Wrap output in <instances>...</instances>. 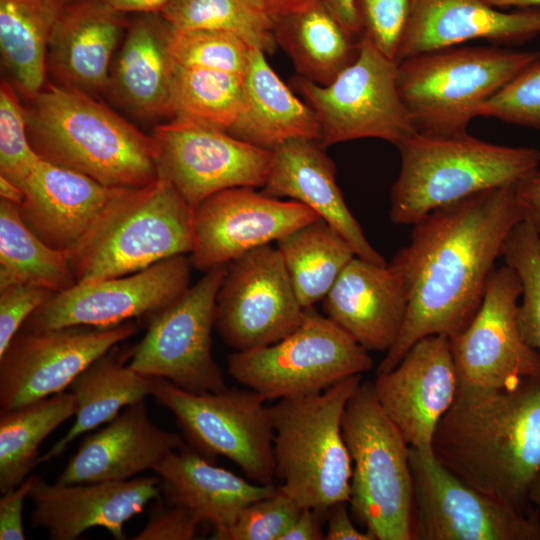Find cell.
<instances>
[{"label": "cell", "mask_w": 540, "mask_h": 540, "mask_svg": "<svg viewBox=\"0 0 540 540\" xmlns=\"http://www.w3.org/2000/svg\"><path fill=\"white\" fill-rule=\"evenodd\" d=\"M523 220L510 184L439 207L413 224L410 242L388 264L405 286L408 309L376 374L393 369L422 338H450L470 323L509 234Z\"/></svg>", "instance_id": "1"}, {"label": "cell", "mask_w": 540, "mask_h": 540, "mask_svg": "<svg viewBox=\"0 0 540 540\" xmlns=\"http://www.w3.org/2000/svg\"><path fill=\"white\" fill-rule=\"evenodd\" d=\"M432 450L471 487L525 514H536L529 491L540 472V376L508 389L459 380Z\"/></svg>", "instance_id": "2"}, {"label": "cell", "mask_w": 540, "mask_h": 540, "mask_svg": "<svg viewBox=\"0 0 540 540\" xmlns=\"http://www.w3.org/2000/svg\"><path fill=\"white\" fill-rule=\"evenodd\" d=\"M25 106L27 131L38 156L110 188L157 180V145L93 95L48 84Z\"/></svg>", "instance_id": "3"}, {"label": "cell", "mask_w": 540, "mask_h": 540, "mask_svg": "<svg viewBox=\"0 0 540 540\" xmlns=\"http://www.w3.org/2000/svg\"><path fill=\"white\" fill-rule=\"evenodd\" d=\"M401 167L390 195L391 220L413 225L429 212L510 184L539 169L540 150L483 141L467 132L416 134L397 146Z\"/></svg>", "instance_id": "4"}, {"label": "cell", "mask_w": 540, "mask_h": 540, "mask_svg": "<svg viewBox=\"0 0 540 540\" xmlns=\"http://www.w3.org/2000/svg\"><path fill=\"white\" fill-rule=\"evenodd\" d=\"M361 384L347 377L312 394L279 399L269 407L278 488L301 508L325 516L349 502L352 461L342 433L346 404Z\"/></svg>", "instance_id": "5"}, {"label": "cell", "mask_w": 540, "mask_h": 540, "mask_svg": "<svg viewBox=\"0 0 540 540\" xmlns=\"http://www.w3.org/2000/svg\"><path fill=\"white\" fill-rule=\"evenodd\" d=\"M194 241V210L170 182L157 178L120 189L68 255L76 283H89L191 254Z\"/></svg>", "instance_id": "6"}, {"label": "cell", "mask_w": 540, "mask_h": 540, "mask_svg": "<svg viewBox=\"0 0 540 540\" xmlns=\"http://www.w3.org/2000/svg\"><path fill=\"white\" fill-rule=\"evenodd\" d=\"M537 59L539 51L499 46L434 50L398 63V89L418 134H463L480 106Z\"/></svg>", "instance_id": "7"}, {"label": "cell", "mask_w": 540, "mask_h": 540, "mask_svg": "<svg viewBox=\"0 0 540 540\" xmlns=\"http://www.w3.org/2000/svg\"><path fill=\"white\" fill-rule=\"evenodd\" d=\"M342 433L352 461L353 516L376 540H414L410 446L378 402L373 383H361L348 400Z\"/></svg>", "instance_id": "8"}, {"label": "cell", "mask_w": 540, "mask_h": 540, "mask_svg": "<svg viewBox=\"0 0 540 540\" xmlns=\"http://www.w3.org/2000/svg\"><path fill=\"white\" fill-rule=\"evenodd\" d=\"M372 367L368 350L314 306L281 340L227 358L231 377L266 401L321 392Z\"/></svg>", "instance_id": "9"}, {"label": "cell", "mask_w": 540, "mask_h": 540, "mask_svg": "<svg viewBox=\"0 0 540 540\" xmlns=\"http://www.w3.org/2000/svg\"><path fill=\"white\" fill-rule=\"evenodd\" d=\"M294 84L315 112L323 147L363 138L396 146L417 134L398 89V62L362 33L355 60L330 84L298 76Z\"/></svg>", "instance_id": "10"}, {"label": "cell", "mask_w": 540, "mask_h": 540, "mask_svg": "<svg viewBox=\"0 0 540 540\" xmlns=\"http://www.w3.org/2000/svg\"><path fill=\"white\" fill-rule=\"evenodd\" d=\"M152 396L175 416L197 452L234 462L259 484L275 478L273 427L265 398L252 389L193 393L156 378Z\"/></svg>", "instance_id": "11"}, {"label": "cell", "mask_w": 540, "mask_h": 540, "mask_svg": "<svg viewBox=\"0 0 540 540\" xmlns=\"http://www.w3.org/2000/svg\"><path fill=\"white\" fill-rule=\"evenodd\" d=\"M227 265L205 271L182 296L147 318L146 333L132 348L130 367L193 393L228 388L212 352L216 299Z\"/></svg>", "instance_id": "12"}, {"label": "cell", "mask_w": 540, "mask_h": 540, "mask_svg": "<svg viewBox=\"0 0 540 540\" xmlns=\"http://www.w3.org/2000/svg\"><path fill=\"white\" fill-rule=\"evenodd\" d=\"M414 486V540H540L538 513L471 487L432 449L409 448Z\"/></svg>", "instance_id": "13"}, {"label": "cell", "mask_w": 540, "mask_h": 540, "mask_svg": "<svg viewBox=\"0 0 540 540\" xmlns=\"http://www.w3.org/2000/svg\"><path fill=\"white\" fill-rule=\"evenodd\" d=\"M136 332L131 320L105 327L20 329L0 354V411L64 392L92 362Z\"/></svg>", "instance_id": "14"}, {"label": "cell", "mask_w": 540, "mask_h": 540, "mask_svg": "<svg viewBox=\"0 0 540 540\" xmlns=\"http://www.w3.org/2000/svg\"><path fill=\"white\" fill-rule=\"evenodd\" d=\"M152 136L158 178L170 182L193 210L220 191L262 188L267 180L272 151L226 131L172 119Z\"/></svg>", "instance_id": "15"}, {"label": "cell", "mask_w": 540, "mask_h": 540, "mask_svg": "<svg viewBox=\"0 0 540 540\" xmlns=\"http://www.w3.org/2000/svg\"><path fill=\"white\" fill-rule=\"evenodd\" d=\"M303 311L278 248L268 244L227 265L216 299L215 329L235 351H247L284 338Z\"/></svg>", "instance_id": "16"}, {"label": "cell", "mask_w": 540, "mask_h": 540, "mask_svg": "<svg viewBox=\"0 0 540 540\" xmlns=\"http://www.w3.org/2000/svg\"><path fill=\"white\" fill-rule=\"evenodd\" d=\"M522 285L505 264L491 273L480 307L470 323L449 338L460 381L508 389L524 378L540 376V356L518 326Z\"/></svg>", "instance_id": "17"}, {"label": "cell", "mask_w": 540, "mask_h": 540, "mask_svg": "<svg viewBox=\"0 0 540 540\" xmlns=\"http://www.w3.org/2000/svg\"><path fill=\"white\" fill-rule=\"evenodd\" d=\"M191 259L178 255L141 271L73 287L54 294L20 328L44 331L67 326H113L148 318L190 287Z\"/></svg>", "instance_id": "18"}, {"label": "cell", "mask_w": 540, "mask_h": 540, "mask_svg": "<svg viewBox=\"0 0 540 540\" xmlns=\"http://www.w3.org/2000/svg\"><path fill=\"white\" fill-rule=\"evenodd\" d=\"M320 218L300 202L270 197L253 187L220 191L194 210L192 265L202 271L227 265Z\"/></svg>", "instance_id": "19"}, {"label": "cell", "mask_w": 540, "mask_h": 540, "mask_svg": "<svg viewBox=\"0 0 540 540\" xmlns=\"http://www.w3.org/2000/svg\"><path fill=\"white\" fill-rule=\"evenodd\" d=\"M459 385L450 340L431 335L416 342L390 371L373 382L381 407L410 447L432 449L439 421Z\"/></svg>", "instance_id": "20"}, {"label": "cell", "mask_w": 540, "mask_h": 540, "mask_svg": "<svg viewBox=\"0 0 540 540\" xmlns=\"http://www.w3.org/2000/svg\"><path fill=\"white\" fill-rule=\"evenodd\" d=\"M159 476L123 481L50 484L37 477L29 494L33 528L47 531L52 540H75L94 527L114 539H127L124 526L145 506L161 496Z\"/></svg>", "instance_id": "21"}, {"label": "cell", "mask_w": 540, "mask_h": 540, "mask_svg": "<svg viewBox=\"0 0 540 540\" xmlns=\"http://www.w3.org/2000/svg\"><path fill=\"white\" fill-rule=\"evenodd\" d=\"M184 445L178 433L158 427L145 400L124 408L102 429L86 435L56 478L58 484L123 481L154 468Z\"/></svg>", "instance_id": "22"}, {"label": "cell", "mask_w": 540, "mask_h": 540, "mask_svg": "<svg viewBox=\"0 0 540 540\" xmlns=\"http://www.w3.org/2000/svg\"><path fill=\"white\" fill-rule=\"evenodd\" d=\"M120 189L40 158L23 185L25 198L18 207L26 225L44 243L69 254Z\"/></svg>", "instance_id": "23"}, {"label": "cell", "mask_w": 540, "mask_h": 540, "mask_svg": "<svg viewBox=\"0 0 540 540\" xmlns=\"http://www.w3.org/2000/svg\"><path fill=\"white\" fill-rule=\"evenodd\" d=\"M540 34V7L504 12L484 0H414L396 61L475 39L521 44Z\"/></svg>", "instance_id": "24"}, {"label": "cell", "mask_w": 540, "mask_h": 540, "mask_svg": "<svg viewBox=\"0 0 540 540\" xmlns=\"http://www.w3.org/2000/svg\"><path fill=\"white\" fill-rule=\"evenodd\" d=\"M323 148L320 141L308 138L291 139L274 148L261 192L304 204L336 229L357 257L386 265L347 207L337 185L335 165Z\"/></svg>", "instance_id": "25"}, {"label": "cell", "mask_w": 540, "mask_h": 540, "mask_svg": "<svg viewBox=\"0 0 540 540\" xmlns=\"http://www.w3.org/2000/svg\"><path fill=\"white\" fill-rule=\"evenodd\" d=\"M322 308L366 350L387 352L403 326L408 296L388 264L355 256L322 300Z\"/></svg>", "instance_id": "26"}, {"label": "cell", "mask_w": 540, "mask_h": 540, "mask_svg": "<svg viewBox=\"0 0 540 540\" xmlns=\"http://www.w3.org/2000/svg\"><path fill=\"white\" fill-rule=\"evenodd\" d=\"M128 24L101 0H69L48 43L47 70L59 85L90 95L106 92L111 62Z\"/></svg>", "instance_id": "27"}, {"label": "cell", "mask_w": 540, "mask_h": 540, "mask_svg": "<svg viewBox=\"0 0 540 540\" xmlns=\"http://www.w3.org/2000/svg\"><path fill=\"white\" fill-rule=\"evenodd\" d=\"M153 471L160 478L164 500L212 525L213 534L229 528L249 504L276 491L273 484L247 481L216 466L185 444L170 452Z\"/></svg>", "instance_id": "28"}, {"label": "cell", "mask_w": 540, "mask_h": 540, "mask_svg": "<svg viewBox=\"0 0 540 540\" xmlns=\"http://www.w3.org/2000/svg\"><path fill=\"white\" fill-rule=\"evenodd\" d=\"M170 32V25L160 13L140 14L128 25L111 66L107 91L140 118L169 115L174 68Z\"/></svg>", "instance_id": "29"}, {"label": "cell", "mask_w": 540, "mask_h": 540, "mask_svg": "<svg viewBox=\"0 0 540 540\" xmlns=\"http://www.w3.org/2000/svg\"><path fill=\"white\" fill-rule=\"evenodd\" d=\"M228 133L271 151L291 139H322L313 109L293 94L259 48L251 51L244 76L243 106Z\"/></svg>", "instance_id": "30"}, {"label": "cell", "mask_w": 540, "mask_h": 540, "mask_svg": "<svg viewBox=\"0 0 540 540\" xmlns=\"http://www.w3.org/2000/svg\"><path fill=\"white\" fill-rule=\"evenodd\" d=\"M132 347L117 345L92 362L70 384L75 421L66 434L43 455L38 464L59 457L80 435L113 420L122 409L152 396L154 377L129 365Z\"/></svg>", "instance_id": "31"}, {"label": "cell", "mask_w": 540, "mask_h": 540, "mask_svg": "<svg viewBox=\"0 0 540 540\" xmlns=\"http://www.w3.org/2000/svg\"><path fill=\"white\" fill-rule=\"evenodd\" d=\"M276 44L291 58L299 76L330 84L357 57L359 41L320 0L275 22Z\"/></svg>", "instance_id": "32"}, {"label": "cell", "mask_w": 540, "mask_h": 540, "mask_svg": "<svg viewBox=\"0 0 540 540\" xmlns=\"http://www.w3.org/2000/svg\"><path fill=\"white\" fill-rule=\"evenodd\" d=\"M69 0H0L2 62L27 97L46 85L52 29Z\"/></svg>", "instance_id": "33"}, {"label": "cell", "mask_w": 540, "mask_h": 540, "mask_svg": "<svg viewBox=\"0 0 540 540\" xmlns=\"http://www.w3.org/2000/svg\"><path fill=\"white\" fill-rule=\"evenodd\" d=\"M276 243L303 308L322 301L356 256L342 235L322 218L294 230Z\"/></svg>", "instance_id": "34"}, {"label": "cell", "mask_w": 540, "mask_h": 540, "mask_svg": "<svg viewBox=\"0 0 540 540\" xmlns=\"http://www.w3.org/2000/svg\"><path fill=\"white\" fill-rule=\"evenodd\" d=\"M16 284L59 293L77 283L69 255L44 243L26 225L18 205L0 199V290Z\"/></svg>", "instance_id": "35"}, {"label": "cell", "mask_w": 540, "mask_h": 540, "mask_svg": "<svg viewBox=\"0 0 540 540\" xmlns=\"http://www.w3.org/2000/svg\"><path fill=\"white\" fill-rule=\"evenodd\" d=\"M75 399L62 392L9 411H0V492L20 485L38 465L39 446L69 418Z\"/></svg>", "instance_id": "36"}, {"label": "cell", "mask_w": 540, "mask_h": 540, "mask_svg": "<svg viewBox=\"0 0 540 540\" xmlns=\"http://www.w3.org/2000/svg\"><path fill=\"white\" fill-rule=\"evenodd\" d=\"M244 102V77L174 63L169 116L228 132Z\"/></svg>", "instance_id": "37"}, {"label": "cell", "mask_w": 540, "mask_h": 540, "mask_svg": "<svg viewBox=\"0 0 540 540\" xmlns=\"http://www.w3.org/2000/svg\"><path fill=\"white\" fill-rule=\"evenodd\" d=\"M160 14L174 29L228 32L270 53L277 45L275 23L246 0H171Z\"/></svg>", "instance_id": "38"}, {"label": "cell", "mask_w": 540, "mask_h": 540, "mask_svg": "<svg viewBox=\"0 0 540 540\" xmlns=\"http://www.w3.org/2000/svg\"><path fill=\"white\" fill-rule=\"evenodd\" d=\"M522 285L518 326L524 341L540 356V234L523 220L509 234L502 252Z\"/></svg>", "instance_id": "39"}, {"label": "cell", "mask_w": 540, "mask_h": 540, "mask_svg": "<svg viewBox=\"0 0 540 540\" xmlns=\"http://www.w3.org/2000/svg\"><path fill=\"white\" fill-rule=\"evenodd\" d=\"M171 27V26H170ZM252 47L228 32L171 27L169 51L175 64L245 76Z\"/></svg>", "instance_id": "40"}, {"label": "cell", "mask_w": 540, "mask_h": 540, "mask_svg": "<svg viewBox=\"0 0 540 540\" xmlns=\"http://www.w3.org/2000/svg\"><path fill=\"white\" fill-rule=\"evenodd\" d=\"M40 157L28 137L25 107L13 86L0 85V176L23 189V185Z\"/></svg>", "instance_id": "41"}, {"label": "cell", "mask_w": 540, "mask_h": 540, "mask_svg": "<svg viewBox=\"0 0 540 540\" xmlns=\"http://www.w3.org/2000/svg\"><path fill=\"white\" fill-rule=\"evenodd\" d=\"M302 508L278 486L265 498L249 504L226 530L213 534L218 540H281Z\"/></svg>", "instance_id": "42"}, {"label": "cell", "mask_w": 540, "mask_h": 540, "mask_svg": "<svg viewBox=\"0 0 540 540\" xmlns=\"http://www.w3.org/2000/svg\"><path fill=\"white\" fill-rule=\"evenodd\" d=\"M478 116L540 130V59L527 65L486 100Z\"/></svg>", "instance_id": "43"}, {"label": "cell", "mask_w": 540, "mask_h": 540, "mask_svg": "<svg viewBox=\"0 0 540 540\" xmlns=\"http://www.w3.org/2000/svg\"><path fill=\"white\" fill-rule=\"evenodd\" d=\"M413 2L414 0H356L363 33L381 53L395 61Z\"/></svg>", "instance_id": "44"}, {"label": "cell", "mask_w": 540, "mask_h": 540, "mask_svg": "<svg viewBox=\"0 0 540 540\" xmlns=\"http://www.w3.org/2000/svg\"><path fill=\"white\" fill-rule=\"evenodd\" d=\"M54 294L46 288L26 284L0 290V354L26 320Z\"/></svg>", "instance_id": "45"}, {"label": "cell", "mask_w": 540, "mask_h": 540, "mask_svg": "<svg viewBox=\"0 0 540 540\" xmlns=\"http://www.w3.org/2000/svg\"><path fill=\"white\" fill-rule=\"evenodd\" d=\"M160 498V497H159ZM158 500L150 509L148 521L134 540H191L203 524L188 509Z\"/></svg>", "instance_id": "46"}, {"label": "cell", "mask_w": 540, "mask_h": 540, "mask_svg": "<svg viewBox=\"0 0 540 540\" xmlns=\"http://www.w3.org/2000/svg\"><path fill=\"white\" fill-rule=\"evenodd\" d=\"M37 475H29L20 485L1 494L0 497V539L24 540L22 512L24 501L29 497L37 480Z\"/></svg>", "instance_id": "47"}, {"label": "cell", "mask_w": 540, "mask_h": 540, "mask_svg": "<svg viewBox=\"0 0 540 540\" xmlns=\"http://www.w3.org/2000/svg\"><path fill=\"white\" fill-rule=\"evenodd\" d=\"M349 503L338 502L332 505L325 514L327 520L326 540H376L366 531H360L349 514Z\"/></svg>", "instance_id": "48"}, {"label": "cell", "mask_w": 540, "mask_h": 540, "mask_svg": "<svg viewBox=\"0 0 540 540\" xmlns=\"http://www.w3.org/2000/svg\"><path fill=\"white\" fill-rule=\"evenodd\" d=\"M516 191L524 220L540 234V170L533 171L517 182Z\"/></svg>", "instance_id": "49"}, {"label": "cell", "mask_w": 540, "mask_h": 540, "mask_svg": "<svg viewBox=\"0 0 540 540\" xmlns=\"http://www.w3.org/2000/svg\"><path fill=\"white\" fill-rule=\"evenodd\" d=\"M325 516L310 508H302L297 518L281 537V540H322V519Z\"/></svg>", "instance_id": "50"}, {"label": "cell", "mask_w": 540, "mask_h": 540, "mask_svg": "<svg viewBox=\"0 0 540 540\" xmlns=\"http://www.w3.org/2000/svg\"><path fill=\"white\" fill-rule=\"evenodd\" d=\"M321 1L350 33L355 36H360L363 33V26L356 6V0Z\"/></svg>", "instance_id": "51"}, {"label": "cell", "mask_w": 540, "mask_h": 540, "mask_svg": "<svg viewBox=\"0 0 540 540\" xmlns=\"http://www.w3.org/2000/svg\"><path fill=\"white\" fill-rule=\"evenodd\" d=\"M274 23L282 17L306 8L320 0H246Z\"/></svg>", "instance_id": "52"}, {"label": "cell", "mask_w": 540, "mask_h": 540, "mask_svg": "<svg viewBox=\"0 0 540 540\" xmlns=\"http://www.w3.org/2000/svg\"><path fill=\"white\" fill-rule=\"evenodd\" d=\"M109 7L125 13H161L171 0H101Z\"/></svg>", "instance_id": "53"}, {"label": "cell", "mask_w": 540, "mask_h": 540, "mask_svg": "<svg viewBox=\"0 0 540 540\" xmlns=\"http://www.w3.org/2000/svg\"><path fill=\"white\" fill-rule=\"evenodd\" d=\"M1 199L20 205L25 198L24 190L3 176H0Z\"/></svg>", "instance_id": "54"}, {"label": "cell", "mask_w": 540, "mask_h": 540, "mask_svg": "<svg viewBox=\"0 0 540 540\" xmlns=\"http://www.w3.org/2000/svg\"><path fill=\"white\" fill-rule=\"evenodd\" d=\"M487 4L498 7H518V8H530L540 7V0H484Z\"/></svg>", "instance_id": "55"}, {"label": "cell", "mask_w": 540, "mask_h": 540, "mask_svg": "<svg viewBox=\"0 0 540 540\" xmlns=\"http://www.w3.org/2000/svg\"><path fill=\"white\" fill-rule=\"evenodd\" d=\"M529 500L532 505L540 507V472L536 476L535 480L529 491Z\"/></svg>", "instance_id": "56"}]
</instances>
